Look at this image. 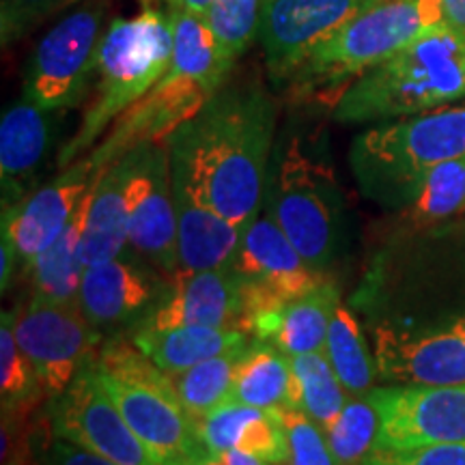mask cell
Returning <instances> with one entry per match:
<instances>
[{
    "mask_svg": "<svg viewBox=\"0 0 465 465\" xmlns=\"http://www.w3.org/2000/svg\"><path fill=\"white\" fill-rule=\"evenodd\" d=\"M174 48L173 15L147 5L134 17H116L104 31L97 56L95 95L78 132L58 151V168L80 160L116 119L147 95L171 65Z\"/></svg>",
    "mask_w": 465,
    "mask_h": 465,
    "instance_id": "8992f818",
    "label": "cell"
},
{
    "mask_svg": "<svg viewBox=\"0 0 465 465\" xmlns=\"http://www.w3.org/2000/svg\"><path fill=\"white\" fill-rule=\"evenodd\" d=\"M209 465H226V463H224V459H223V455H220V457H216V459H213V461H212V463H209Z\"/></svg>",
    "mask_w": 465,
    "mask_h": 465,
    "instance_id": "f6af8a7d",
    "label": "cell"
},
{
    "mask_svg": "<svg viewBox=\"0 0 465 465\" xmlns=\"http://www.w3.org/2000/svg\"><path fill=\"white\" fill-rule=\"evenodd\" d=\"M20 265V257H17L14 242L9 240L7 232H0V289L7 293V289L14 282V274Z\"/></svg>",
    "mask_w": 465,
    "mask_h": 465,
    "instance_id": "f35d334b",
    "label": "cell"
},
{
    "mask_svg": "<svg viewBox=\"0 0 465 465\" xmlns=\"http://www.w3.org/2000/svg\"><path fill=\"white\" fill-rule=\"evenodd\" d=\"M450 325H452V330H455V332H457L459 336H461L463 342H465V315L455 319V322H452Z\"/></svg>",
    "mask_w": 465,
    "mask_h": 465,
    "instance_id": "ee69618b",
    "label": "cell"
},
{
    "mask_svg": "<svg viewBox=\"0 0 465 465\" xmlns=\"http://www.w3.org/2000/svg\"><path fill=\"white\" fill-rule=\"evenodd\" d=\"M440 25L444 20L438 0H380L319 44L284 86L295 100H319L334 108L360 75Z\"/></svg>",
    "mask_w": 465,
    "mask_h": 465,
    "instance_id": "52a82bcc",
    "label": "cell"
},
{
    "mask_svg": "<svg viewBox=\"0 0 465 465\" xmlns=\"http://www.w3.org/2000/svg\"><path fill=\"white\" fill-rule=\"evenodd\" d=\"M270 5L272 0H218L201 20L223 45L224 54L237 63L248 45L259 39Z\"/></svg>",
    "mask_w": 465,
    "mask_h": 465,
    "instance_id": "836d02e7",
    "label": "cell"
},
{
    "mask_svg": "<svg viewBox=\"0 0 465 465\" xmlns=\"http://www.w3.org/2000/svg\"><path fill=\"white\" fill-rule=\"evenodd\" d=\"M54 110H45L22 97L0 119V183L3 209L31 194L39 168L54 141Z\"/></svg>",
    "mask_w": 465,
    "mask_h": 465,
    "instance_id": "ffe728a7",
    "label": "cell"
},
{
    "mask_svg": "<svg viewBox=\"0 0 465 465\" xmlns=\"http://www.w3.org/2000/svg\"><path fill=\"white\" fill-rule=\"evenodd\" d=\"M223 459H224L226 465H274V463L263 461V459H259V457L246 455V452H242V450L224 452Z\"/></svg>",
    "mask_w": 465,
    "mask_h": 465,
    "instance_id": "b9f144b4",
    "label": "cell"
},
{
    "mask_svg": "<svg viewBox=\"0 0 465 465\" xmlns=\"http://www.w3.org/2000/svg\"><path fill=\"white\" fill-rule=\"evenodd\" d=\"M218 0H164V7L168 9H179L183 14L205 17L207 11L216 5Z\"/></svg>",
    "mask_w": 465,
    "mask_h": 465,
    "instance_id": "60d3db41",
    "label": "cell"
},
{
    "mask_svg": "<svg viewBox=\"0 0 465 465\" xmlns=\"http://www.w3.org/2000/svg\"><path fill=\"white\" fill-rule=\"evenodd\" d=\"M48 429L116 465H160L110 399L95 366L86 364L48 405Z\"/></svg>",
    "mask_w": 465,
    "mask_h": 465,
    "instance_id": "7c38bea8",
    "label": "cell"
},
{
    "mask_svg": "<svg viewBox=\"0 0 465 465\" xmlns=\"http://www.w3.org/2000/svg\"><path fill=\"white\" fill-rule=\"evenodd\" d=\"M339 304V289L334 282L323 281L302 298L254 315L248 323V332L281 349L284 356L323 351L330 322Z\"/></svg>",
    "mask_w": 465,
    "mask_h": 465,
    "instance_id": "7402d4cb",
    "label": "cell"
},
{
    "mask_svg": "<svg viewBox=\"0 0 465 465\" xmlns=\"http://www.w3.org/2000/svg\"><path fill=\"white\" fill-rule=\"evenodd\" d=\"M380 411L369 399L349 397L339 418L325 429L330 449L341 465H360L375 450L377 435H380Z\"/></svg>",
    "mask_w": 465,
    "mask_h": 465,
    "instance_id": "d6a6232c",
    "label": "cell"
},
{
    "mask_svg": "<svg viewBox=\"0 0 465 465\" xmlns=\"http://www.w3.org/2000/svg\"><path fill=\"white\" fill-rule=\"evenodd\" d=\"M235 328L246 332V293L235 267L177 276L141 330Z\"/></svg>",
    "mask_w": 465,
    "mask_h": 465,
    "instance_id": "d6986e66",
    "label": "cell"
},
{
    "mask_svg": "<svg viewBox=\"0 0 465 465\" xmlns=\"http://www.w3.org/2000/svg\"><path fill=\"white\" fill-rule=\"evenodd\" d=\"M106 5H80L39 39L25 69V97L45 110L75 108L89 95L104 39Z\"/></svg>",
    "mask_w": 465,
    "mask_h": 465,
    "instance_id": "9c48e42d",
    "label": "cell"
},
{
    "mask_svg": "<svg viewBox=\"0 0 465 465\" xmlns=\"http://www.w3.org/2000/svg\"><path fill=\"white\" fill-rule=\"evenodd\" d=\"M11 312L17 345L31 360L50 399L65 392L102 347L104 336L89 323L80 304H50L31 298Z\"/></svg>",
    "mask_w": 465,
    "mask_h": 465,
    "instance_id": "8fae6325",
    "label": "cell"
},
{
    "mask_svg": "<svg viewBox=\"0 0 465 465\" xmlns=\"http://www.w3.org/2000/svg\"><path fill=\"white\" fill-rule=\"evenodd\" d=\"M380 0H272L259 31L270 78L284 84L304 58Z\"/></svg>",
    "mask_w": 465,
    "mask_h": 465,
    "instance_id": "e0dca14e",
    "label": "cell"
},
{
    "mask_svg": "<svg viewBox=\"0 0 465 465\" xmlns=\"http://www.w3.org/2000/svg\"><path fill=\"white\" fill-rule=\"evenodd\" d=\"M199 427L216 457L229 450H242L274 465L287 461L289 444L282 410L229 403L199 418Z\"/></svg>",
    "mask_w": 465,
    "mask_h": 465,
    "instance_id": "603a6c76",
    "label": "cell"
},
{
    "mask_svg": "<svg viewBox=\"0 0 465 465\" xmlns=\"http://www.w3.org/2000/svg\"><path fill=\"white\" fill-rule=\"evenodd\" d=\"M323 353L349 397H364L373 391L377 377L375 356L369 349L356 315L345 304H339L334 311Z\"/></svg>",
    "mask_w": 465,
    "mask_h": 465,
    "instance_id": "f1b7e54d",
    "label": "cell"
},
{
    "mask_svg": "<svg viewBox=\"0 0 465 465\" xmlns=\"http://www.w3.org/2000/svg\"><path fill=\"white\" fill-rule=\"evenodd\" d=\"M173 194L177 209V276L235 263L243 229L213 212L177 173H173Z\"/></svg>",
    "mask_w": 465,
    "mask_h": 465,
    "instance_id": "44dd1931",
    "label": "cell"
},
{
    "mask_svg": "<svg viewBox=\"0 0 465 465\" xmlns=\"http://www.w3.org/2000/svg\"><path fill=\"white\" fill-rule=\"evenodd\" d=\"M377 377L388 386L440 388L465 383V342L452 325L410 330L383 322L373 330Z\"/></svg>",
    "mask_w": 465,
    "mask_h": 465,
    "instance_id": "2e32d148",
    "label": "cell"
},
{
    "mask_svg": "<svg viewBox=\"0 0 465 465\" xmlns=\"http://www.w3.org/2000/svg\"><path fill=\"white\" fill-rule=\"evenodd\" d=\"M403 212L407 223L416 226L435 224L465 213V158L433 168L416 199Z\"/></svg>",
    "mask_w": 465,
    "mask_h": 465,
    "instance_id": "1f68e13d",
    "label": "cell"
},
{
    "mask_svg": "<svg viewBox=\"0 0 465 465\" xmlns=\"http://www.w3.org/2000/svg\"><path fill=\"white\" fill-rule=\"evenodd\" d=\"M158 3H164V0H158Z\"/></svg>",
    "mask_w": 465,
    "mask_h": 465,
    "instance_id": "bcb514c9",
    "label": "cell"
},
{
    "mask_svg": "<svg viewBox=\"0 0 465 465\" xmlns=\"http://www.w3.org/2000/svg\"><path fill=\"white\" fill-rule=\"evenodd\" d=\"M252 339L254 336L243 332V330L203 328V325L166 330L144 328L132 334L134 345L168 375L188 371L192 366L205 362L209 358H216L220 353L240 347Z\"/></svg>",
    "mask_w": 465,
    "mask_h": 465,
    "instance_id": "d4e9b609",
    "label": "cell"
},
{
    "mask_svg": "<svg viewBox=\"0 0 465 465\" xmlns=\"http://www.w3.org/2000/svg\"><path fill=\"white\" fill-rule=\"evenodd\" d=\"M369 399L381 418L375 450L465 444V383L440 388L377 386Z\"/></svg>",
    "mask_w": 465,
    "mask_h": 465,
    "instance_id": "4fadbf2b",
    "label": "cell"
},
{
    "mask_svg": "<svg viewBox=\"0 0 465 465\" xmlns=\"http://www.w3.org/2000/svg\"><path fill=\"white\" fill-rule=\"evenodd\" d=\"M127 243H130V232H127L124 166L116 160L114 164L97 173V179L86 192L84 265L89 267L124 257Z\"/></svg>",
    "mask_w": 465,
    "mask_h": 465,
    "instance_id": "cb8c5ba5",
    "label": "cell"
},
{
    "mask_svg": "<svg viewBox=\"0 0 465 465\" xmlns=\"http://www.w3.org/2000/svg\"><path fill=\"white\" fill-rule=\"evenodd\" d=\"M252 345L254 339L243 342L240 347H232L216 358H209L205 362L192 366L188 371L171 375V381L179 399H182L185 410L196 420L216 411L218 407L229 405L240 366L246 360Z\"/></svg>",
    "mask_w": 465,
    "mask_h": 465,
    "instance_id": "83f0119b",
    "label": "cell"
},
{
    "mask_svg": "<svg viewBox=\"0 0 465 465\" xmlns=\"http://www.w3.org/2000/svg\"><path fill=\"white\" fill-rule=\"evenodd\" d=\"M119 162L124 166L132 252L174 281L179 274V248L168 141L138 144Z\"/></svg>",
    "mask_w": 465,
    "mask_h": 465,
    "instance_id": "30bf717a",
    "label": "cell"
},
{
    "mask_svg": "<svg viewBox=\"0 0 465 465\" xmlns=\"http://www.w3.org/2000/svg\"><path fill=\"white\" fill-rule=\"evenodd\" d=\"M446 26L465 33V0H438Z\"/></svg>",
    "mask_w": 465,
    "mask_h": 465,
    "instance_id": "ab89813d",
    "label": "cell"
},
{
    "mask_svg": "<svg viewBox=\"0 0 465 465\" xmlns=\"http://www.w3.org/2000/svg\"><path fill=\"white\" fill-rule=\"evenodd\" d=\"M173 281L141 259L124 257L89 265L80 287V308L102 336L134 334L147 323Z\"/></svg>",
    "mask_w": 465,
    "mask_h": 465,
    "instance_id": "9a60e30c",
    "label": "cell"
},
{
    "mask_svg": "<svg viewBox=\"0 0 465 465\" xmlns=\"http://www.w3.org/2000/svg\"><path fill=\"white\" fill-rule=\"evenodd\" d=\"M232 267L242 276L246 293V332L254 315L302 298L325 281L306 263L270 213H259L243 229Z\"/></svg>",
    "mask_w": 465,
    "mask_h": 465,
    "instance_id": "5bb4252c",
    "label": "cell"
},
{
    "mask_svg": "<svg viewBox=\"0 0 465 465\" xmlns=\"http://www.w3.org/2000/svg\"><path fill=\"white\" fill-rule=\"evenodd\" d=\"M31 457L33 465H116L95 452L80 449L72 441L56 438L48 424L44 427V433H37L33 438Z\"/></svg>",
    "mask_w": 465,
    "mask_h": 465,
    "instance_id": "74e56055",
    "label": "cell"
},
{
    "mask_svg": "<svg viewBox=\"0 0 465 465\" xmlns=\"http://www.w3.org/2000/svg\"><path fill=\"white\" fill-rule=\"evenodd\" d=\"M289 364L295 377L298 410L325 431L339 418L349 399L339 375L323 351L289 356Z\"/></svg>",
    "mask_w": 465,
    "mask_h": 465,
    "instance_id": "f546056e",
    "label": "cell"
},
{
    "mask_svg": "<svg viewBox=\"0 0 465 465\" xmlns=\"http://www.w3.org/2000/svg\"><path fill=\"white\" fill-rule=\"evenodd\" d=\"M168 11L174 31L171 65L147 95L127 108L110 127L106 138L91 151L97 173L138 144L166 141L179 125L199 114L229 80L235 63L224 54L205 22L179 9Z\"/></svg>",
    "mask_w": 465,
    "mask_h": 465,
    "instance_id": "7a4b0ae2",
    "label": "cell"
},
{
    "mask_svg": "<svg viewBox=\"0 0 465 465\" xmlns=\"http://www.w3.org/2000/svg\"><path fill=\"white\" fill-rule=\"evenodd\" d=\"M276 104L259 84H224L166 138L173 173L240 229L263 209Z\"/></svg>",
    "mask_w": 465,
    "mask_h": 465,
    "instance_id": "6da1fadb",
    "label": "cell"
},
{
    "mask_svg": "<svg viewBox=\"0 0 465 465\" xmlns=\"http://www.w3.org/2000/svg\"><path fill=\"white\" fill-rule=\"evenodd\" d=\"M229 403L263 410H298V392L289 356L270 342L254 339L252 349L240 366Z\"/></svg>",
    "mask_w": 465,
    "mask_h": 465,
    "instance_id": "4316f807",
    "label": "cell"
},
{
    "mask_svg": "<svg viewBox=\"0 0 465 465\" xmlns=\"http://www.w3.org/2000/svg\"><path fill=\"white\" fill-rule=\"evenodd\" d=\"M457 158H465V104L369 127L349 149L360 192L386 209H405L433 168Z\"/></svg>",
    "mask_w": 465,
    "mask_h": 465,
    "instance_id": "277c9868",
    "label": "cell"
},
{
    "mask_svg": "<svg viewBox=\"0 0 465 465\" xmlns=\"http://www.w3.org/2000/svg\"><path fill=\"white\" fill-rule=\"evenodd\" d=\"M360 465H465V444H433L410 450H373Z\"/></svg>",
    "mask_w": 465,
    "mask_h": 465,
    "instance_id": "8d00e7d4",
    "label": "cell"
},
{
    "mask_svg": "<svg viewBox=\"0 0 465 465\" xmlns=\"http://www.w3.org/2000/svg\"><path fill=\"white\" fill-rule=\"evenodd\" d=\"M84 226L86 194L67 229L28 265L26 274L31 276L33 300L50 302V304H80V287L86 270L83 259Z\"/></svg>",
    "mask_w": 465,
    "mask_h": 465,
    "instance_id": "484cf974",
    "label": "cell"
},
{
    "mask_svg": "<svg viewBox=\"0 0 465 465\" xmlns=\"http://www.w3.org/2000/svg\"><path fill=\"white\" fill-rule=\"evenodd\" d=\"M95 179V164L91 155H84L63 168L52 182L31 192L25 201L3 209V232L14 242L22 270L26 272L67 229Z\"/></svg>",
    "mask_w": 465,
    "mask_h": 465,
    "instance_id": "ac0fdd59",
    "label": "cell"
},
{
    "mask_svg": "<svg viewBox=\"0 0 465 465\" xmlns=\"http://www.w3.org/2000/svg\"><path fill=\"white\" fill-rule=\"evenodd\" d=\"M465 100V33L440 25L349 84L332 110L345 125L392 121Z\"/></svg>",
    "mask_w": 465,
    "mask_h": 465,
    "instance_id": "3957f363",
    "label": "cell"
},
{
    "mask_svg": "<svg viewBox=\"0 0 465 465\" xmlns=\"http://www.w3.org/2000/svg\"><path fill=\"white\" fill-rule=\"evenodd\" d=\"M121 414L160 465H209L216 459L199 420L185 410L171 375L125 336H110L93 358Z\"/></svg>",
    "mask_w": 465,
    "mask_h": 465,
    "instance_id": "5b68a950",
    "label": "cell"
},
{
    "mask_svg": "<svg viewBox=\"0 0 465 465\" xmlns=\"http://www.w3.org/2000/svg\"><path fill=\"white\" fill-rule=\"evenodd\" d=\"M284 431H287L289 455L282 465H341L330 449L328 435L302 410H282Z\"/></svg>",
    "mask_w": 465,
    "mask_h": 465,
    "instance_id": "e575fe53",
    "label": "cell"
},
{
    "mask_svg": "<svg viewBox=\"0 0 465 465\" xmlns=\"http://www.w3.org/2000/svg\"><path fill=\"white\" fill-rule=\"evenodd\" d=\"M78 0H0V42L9 48Z\"/></svg>",
    "mask_w": 465,
    "mask_h": 465,
    "instance_id": "d590c367",
    "label": "cell"
},
{
    "mask_svg": "<svg viewBox=\"0 0 465 465\" xmlns=\"http://www.w3.org/2000/svg\"><path fill=\"white\" fill-rule=\"evenodd\" d=\"M26 455H28V449L15 452L14 457H9L7 461H3V465H26Z\"/></svg>",
    "mask_w": 465,
    "mask_h": 465,
    "instance_id": "7bdbcfd3",
    "label": "cell"
},
{
    "mask_svg": "<svg viewBox=\"0 0 465 465\" xmlns=\"http://www.w3.org/2000/svg\"><path fill=\"white\" fill-rule=\"evenodd\" d=\"M274 171L267 179V213L298 248L304 261L325 274L339 252L342 194L328 160L293 136L278 147Z\"/></svg>",
    "mask_w": 465,
    "mask_h": 465,
    "instance_id": "ba28073f",
    "label": "cell"
},
{
    "mask_svg": "<svg viewBox=\"0 0 465 465\" xmlns=\"http://www.w3.org/2000/svg\"><path fill=\"white\" fill-rule=\"evenodd\" d=\"M45 397L42 381L31 360L17 345L14 312L5 311L0 319V401L3 416H25L39 399Z\"/></svg>",
    "mask_w": 465,
    "mask_h": 465,
    "instance_id": "4dcf8cb0",
    "label": "cell"
}]
</instances>
